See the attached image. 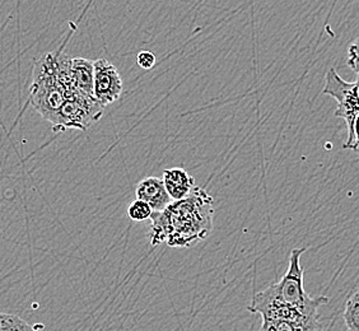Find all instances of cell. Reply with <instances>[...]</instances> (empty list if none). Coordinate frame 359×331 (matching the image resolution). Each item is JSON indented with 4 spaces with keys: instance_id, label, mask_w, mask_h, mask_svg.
I'll use <instances>...</instances> for the list:
<instances>
[{
    "instance_id": "obj_14",
    "label": "cell",
    "mask_w": 359,
    "mask_h": 331,
    "mask_svg": "<svg viewBox=\"0 0 359 331\" xmlns=\"http://www.w3.org/2000/svg\"><path fill=\"white\" fill-rule=\"evenodd\" d=\"M137 62H138L139 67L143 69H152L156 64V55L151 51H145V50L139 51L138 55H137Z\"/></svg>"
},
{
    "instance_id": "obj_2",
    "label": "cell",
    "mask_w": 359,
    "mask_h": 331,
    "mask_svg": "<svg viewBox=\"0 0 359 331\" xmlns=\"http://www.w3.org/2000/svg\"><path fill=\"white\" fill-rule=\"evenodd\" d=\"M215 201L199 187L181 201H172L162 212L152 213L149 238L153 246L191 248L209 237L213 228Z\"/></svg>"
},
{
    "instance_id": "obj_6",
    "label": "cell",
    "mask_w": 359,
    "mask_h": 331,
    "mask_svg": "<svg viewBox=\"0 0 359 331\" xmlns=\"http://www.w3.org/2000/svg\"><path fill=\"white\" fill-rule=\"evenodd\" d=\"M124 90L118 68L106 59L93 62V97L101 106L116 102Z\"/></svg>"
},
{
    "instance_id": "obj_1",
    "label": "cell",
    "mask_w": 359,
    "mask_h": 331,
    "mask_svg": "<svg viewBox=\"0 0 359 331\" xmlns=\"http://www.w3.org/2000/svg\"><path fill=\"white\" fill-rule=\"evenodd\" d=\"M307 248L290 251V265L280 281L252 297L248 311L263 318L287 320L299 324H320L318 310L329 302L326 296L311 297L304 290L301 257Z\"/></svg>"
},
{
    "instance_id": "obj_8",
    "label": "cell",
    "mask_w": 359,
    "mask_h": 331,
    "mask_svg": "<svg viewBox=\"0 0 359 331\" xmlns=\"http://www.w3.org/2000/svg\"><path fill=\"white\" fill-rule=\"evenodd\" d=\"M163 185L172 201H181L191 193L195 185V179L187 170L175 167L168 168L163 173Z\"/></svg>"
},
{
    "instance_id": "obj_9",
    "label": "cell",
    "mask_w": 359,
    "mask_h": 331,
    "mask_svg": "<svg viewBox=\"0 0 359 331\" xmlns=\"http://www.w3.org/2000/svg\"><path fill=\"white\" fill-rule=\"evenodd\" d=\"M70 76L78 92L93 97V60L72 58Z\"/></svg>"
},
{
    "instance_id": "obj_10",
    "label": "cell",
    "mask_w": 359,
    "mask_h": 331,
    "mask_svg": "<svg viewBox=\"0 0 359 331\" xmlns=\"http://www.w3.org/2000/svg\"><path fill=\"white\" fill-rule=\"evenodd\" d=\"M260 331H323L320 324H299L287 320L263 318Z\"/></svg>"
},
{
    "instance_id": "obj_4",
    "label": "cell",
    "mask_w": 359,
    "mask_h": 331,
    "mask_svg": "<svg viewBox=\"0 0 359 331\" xmlns=\"http://www.w3.org/2000/svg\"><path fill=\"white\" fill-rule=\"evenodd\" d=\"M323 93L337 100L338 109L335 111V116L346 121L348 138L343 148L357 152L359 144L357 134L359 116L358 81L346 82L339 76L337 70L332 68L325 76Z\"/></svg>"
},
{
    "instance_id": "obj_15",
    "label": "cell",
    "mask_w": 359,
    "mask_h": 331,
    "mask_svg": "<svg viewBox=\"0 0 359 331\" xmlns=\"http://www.w3.org/2000/svg\"><path fill=\"white\" fill-rule=\"evenodd\" d=\"M349 55H352V58L349 56V59H348V65L349 67H352L353 69L357 72V45L354 43L351 50H349Z\"/></svg>"
},
{
    "instance_id": "obj_13",
    "label": "cell",
    "mask_w": 359,
    "mask_h": 331,
    "mask_svg": "<svg viewBox=\"0 0 359 331\" xmlns=\"http://www.w3.org/2000/svg\"><path fill=\"white\" fill-rule=\"evenodd\" d=\"M152 213V208L149 207L145 201H139V199L132 201L128 208V215L134 222H143L145 219H149Z\"/></svg>"
},
{
    "instance_id": "obj_12",
    "label": "cell",
    "mask_w": 359,
    "mask_h": 331,
    "mask_svg": "<svg viewBox=\"0 0 359 331\" xmlns=\"http://www.w3.org/2000/svg\"><path fill=\"white\" fill-rule=\"evenodd\" d=\"M0 331H36V329L17 315L0 312Z\"/></svg>"
},
{
    "instance_id": "obj_11",
    "label": "cell",
    "mask_w": 359,
    "mask_h": 331,
    "mask_svg": "<svg viewBox=\"0 0 359 331\" xmlns=\"http://www.w3.org/2000/svg\"><path fill=\"white\" fill-rule=\"evenodd\" d=\"M344 323L349 331H359V293L354 290L348 298L344 310Z\"/></svg>"
},
{
    "instance_id": "obj_5",
    "label": "cell",
    "mask_w": 359,
    "mask_h": 331,
    "mask_svg": "<svg viewBox=\"0 0 359 331\" xmlns=\"http://www.w3.org/2000/svg\"><path fill=\"white\" fill-rule=\"evenodd\" d=\"M104 107L97 102L95 97L74 92L65 98L60 110L57 111L53 125L55 133H64L68 129L87 130L104 115Z\"/></svg>"
},
{
    "instance_id": "obj_3",
    "label": "cell",
    "mask_w": 359,
    "mask_h": 331,
    "mask_svg": "<svg viewBox=\"0 0 359 331\" xmlns=\"http://www.w3.org/2000/svg\"><path fill=\"white\" fill-rule=\"evenodd\" d=\"M74 92L78 90L62 78L56 54L48 53L36 62L28 100L50 124L54 121L65 98Z\"/></svg>"
},
{
    "instance_id": "obj_7",
    "label": "cell",
    "mask_w": 359,
    "mask_h": 331,
    "mask_svg": "<svg viewBox=\"0 0 359 331\" xmlns=\"http://www.w3.org/2000/svg\"><path fill=\"white\" fill-rule=\"evenodd\" d=\"M135 196L139 201H143L152 208L153 213L165 210L172 199L166 191L163 181L159 177H145L139 181L135 189Z\"/></svg>"
}]
</instances>
